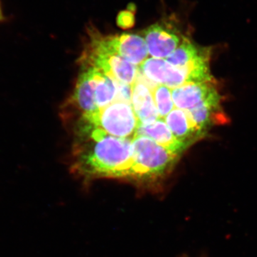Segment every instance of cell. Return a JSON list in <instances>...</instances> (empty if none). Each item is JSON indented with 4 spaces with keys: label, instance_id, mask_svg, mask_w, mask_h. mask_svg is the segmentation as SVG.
Returning a JSON list of instances; mask_svg holds the SVG:
<instances>
[{
    "label": "cell",
    "instance_id": "obj_1",
    "mask_svg": "<svg viewBox=\"0 0 257 257\" xmlns=\"http://www.w3.org/2000/svg\"><path fill=\"white\" fill-rule=\"evenodd\" d=\"M133 154V140L111 136L89 124L77 136L72 167L88 178L130 179Z\"/></svg>",
    "mask_w": 257,
    "mask_h": 257
},
{
    "label": "cell",
    "instance_id": "obj_2",
    "mask_svg": "<svg viewBox=\"0 0 257 257\" xmlns=\"http://www.w3.org/2000/svg\"><path fill=\"white\" fill-rule=\"evenodd\" d=\"M133 145L134 164L130 179L150 181L160 178L172 170L179 158L146 137L137 135Z\"/></svg>",
    "mask_w": 257,
    "mask_h": 257
},
{
    "label": "cell",
    "instance_id": "obj_3",
    "mask_svg": "<svg viewBox=\"0 0 257 257\" xmlns=\"http://www.w3.org/2000/svg\"><path fill=\"white\" fill-rule=\"evenodd\" d=\"M79 118L111 136L132 140L137 136L140 124L133 106L121 101H115L92 114L82 115Z\"/></svg>",
    "mask_w": 257,
    "mask_h": 257
},
{
    "label": "cell",
    "instance_id": "obj_4",
    "mask_svg": "<svg viewBox=\"0 0 257 257\" xmlns=\"http://www.w3.org/2000/svg\"><path fill=\"white\" fill-rule=\"evenodd\" d=\"M82 66H90L101 70L113 80L133 85L139 73L137 66L123 57L99 46L92 39L82 59Z\"/></svg>",
    "mask_w": 257,
    "mask_h": 257
},
{
    "label": "cell",
    "instance_id": "obj_5",
    "mask_svg": "<svg viewBox=\"0 0 257 257\" xmlns=\"http://www.w3.org/2000/svg\"><path fill=\"white\" fill-rule=\"evenodd\" d=\"M93 35L91 39L99 46L119 55L137 67L148 58V50L143 35L125 33L103 37L97 34Z\"/></svg>",
    "mask_w": 257,
    "mask_h": 257
},
{
    "label": "cell",
    "instance_id": "obj_6",
    "mask_svg": "<svg viewBox=\"0 0 257 257\" xmlns=\"http://www.w3.org/2000/svg\"><path fill=\"white\" fill-rule=\"evenodd\" d=\"M149 55L153 58L166 59L179 46L184 37L165 24L157 23L143 32Z\"/></svg>",
    "mask_w": 257,
    "mask_h": 257
},
{
    "label": "cell",
    "instance_id": "obj_7",
    "mask_svg": "<svg viewBox=\"0 0 257 257\" xmlns=\"http://www.w3.org/2000/svg\"><path fill=\"white\" fill-rule=\"evenodd\" d=\"M139 71L151 82L172 89L190 83L184 69L172 65L165 59L149 57L139 67Z\"/></svg>",
    "mask_w": 257,
    "mask_h": 257
},
{
    "label": "cell",
    "instance_id": "obj_8",
    "mask_svg": "<svg viewBox=\"0 0 257 257\" xmlns=\"http://www.w3.org/2000/svg\"><path fill=\"white\" fill-rule=\"evenodd\" d=\"M221 98L220 94H216L195 107L186 110L194 126L204 138L213 126L228 122L227 116L221 106Z\"/></svg>",
    "mask_w": 257,
    "mask_h": 257
},
{
    "label": "cell",
    "instance_id": "obj_9",
    "mask_svg": "<svg viewBox=\"0 0 257 257\" xmlns=\"http://www.w3.org/2000/svg\"><path fill=\"white\" fill-rule=\"evenodd\" d=\"M219 94L215 80L189 83L172 89L174 105L177 109L189 110L211 96Z\"/></svg>",
    "mask_w": 257,
    "mask_h": 257
},
{
    "label": "cell",
    "instance_id": "obj_10",
    "mask_svg": "<svg viewBox=\"0 0 257 257\" xmlns=\"http://www.w3.org/2000/svg\"><path fill=\"white\" fill-rule=\"evenodd\" d=\"M82 69L73 94L67 104L68 106H72L74 109H77L81 116L92 114L99 109L94 98V82L92 68L89 66H82Z\"/></svg>",
    "mask_w": 257,
    "mask_h": 257
},
{
    "label": "cell",
    "instance_id": "obj_11",
    "mask_svg": "<svg viewBox=\"0 0 257 257\" xmlns=\"http://www.w3.org/2000/svg\"><path fill=\"white\" fill-rule=\"evenodd\" d=\"M165 121L174 136L187 149L204 138L186 110L175 108L165 116Z\"/></svg>",
    "mask_w": 257,
    "mask_h": 257
},
{
    "label": "cell",
    "instance_id": "obj_12",
    "mask_svg": "<svg viewBox=\"0 0 257 257\" xmlns=\"http://www.w3.org/2000/svg\"><path fill=\"white\" fill-rule=\"evenodd\" d=\"M132 106L140 124H149L160 119L153 94L143 81L133 84Z\"/></svg>",
    "mask_w": 257,
    "mask_h": 257
},
{
    "label": "cell",
    "instance_id": "obj_13",
    "mask_svg": "<svg viewBox=\"0 0 257 257\" xmlns=\"http://www.w3.org/2000/svg\"><path fill=\"white\" fill-rule=\"evenodd\" d=\"M137 135L151 139L158 145L179 156L187 150V147L174 136L165 121L162 119H157L152 124H140Z\"/></svg>",
    "mask_w": 257,
    "mask_h": 257
},
{
    "label": "cell",
    "instance_id": "obj_14",
    "mask_svg": "<svg viewBox=\"0 0 257 257\" xmlns=\"http://www.w3.org/2000/svg\"><path fill=\"white\" fill-rule=\"evenodd\" d=\"M211 58V49L196 45L184 37L183 41L166 60L172 65L182 67Z\"/></svg>",
    "mask_w": 257,
    "mask_h": 257
},
{
    "label": "cell",
    "instance_id": "obj_15",
    "mask_svg": "<svg viewBox=\"0 0 257 257\" xmlns=\"http://www.w3.org/2000/svg\"><path fill=\"white\" fill-rule=\"evenodd\" d=\"M90 67V66H89ZM92 68L94 82V98L98 109L109 105L115 100L116 87L114 81L99 69Z\"/></svg>",
    "mask_w": 257,
    "mask_h": 257
},
{
    "label": "cell",
    "instance_id": "obj_16",
    "mask_svg": "<svg viewBox=\"0 0 257 257\" xmlns=\"http://www.w3.org/2000/svg\"><path fill=\"white\" fill-rule=\"evenodd\" d=\"M151 92L160 118L164 119L175 106L172 99V90L170 88L165 85L157 84L156 87L152 89Z\"/></svg>",
    "mask_w": 257,
    "mask_h": 257
},
{
    "label": "cell",
    "instance_id": "obj_17",
    "mask_svg": "<svg viewBox=\"0 0 257 257\" xmlns=\"http://www.w3.org/2000/svg\"><path fill=\"white\" fill-rule=\"evenodd\" d=\"M116 24L121 29L133 28L135 24V13L132 10L121 11L116 17Z\"/></svg>",
    "mask_w": 257,
    "mask_h": 257
},
{
    "label": "cell",
    "instance_id": "obj_18",
    "mask_svg": "<svg viewBox=\"0 0 257 257\" xmlns=\"http://www.w3.org/2000/svg\"><path fill=\"white\" fill-rule=\"evenodd\" d=\"M3 13H2L1 7H0V21H1L2 20H3Z\"/></svg>",
    "mask_w": 257,
    "mask_h": 257
}]
</instances>
